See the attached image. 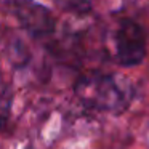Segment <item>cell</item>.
Returning a JSON list of instances; mask_svg holds the SVG:
<instances>
[{
	"label": "cell",
	"mask_w": 149,
	"mask_h": 149,
	"mask_svg": "<svg viewBox=\"0 0 149 149\" xmlns=\"http://www.w3.org/2000/svg\"><path fill=\"white\" fill-rule=\"evenodd\" d=\"M75 95L87 107L120 114L132 100V90L125 80L103 74H90L75 84Z\"/></svg>",
	"instance_id": "obj_1"
},
{
	"label": "cell",
	"mask_w": 149,
	"mask_h": 149,
	"mask_svg": "<svg viewBox=\"0 0 149 149\" xmlns=\"http://www.w3.org/2000/svg\"><path fill=\"white\" fill-rule=\"evenodd\" d=\"M13 11L19 24L32 37L42 39L55 31L53 13L36 0H15Z\"/></svg>",
	"instance_id": "obj_2"
},
{
	"label": "cell",
	"mask_w": 149,
	"mask_h": 149,
	"mask_svg": "<svg viewBox=\"0 0 149 149\" xmlns=\"http://www.w3.org/2000/svg\"><path fill=\"white\" fill-rule=\"evenodd\" d=\"M117 61L122 66H136L146 56V36L141 26L133 21H125L116 36Z\"/></svg>",
	"instance_id": "obj_3"
},
{
	"label": "cell",
	"mask_w": 149,
	"mask_h": 149,
	"mask_svg": "<svg viewBox=\"0 0 149 149\" xmlns=\"http://www.w3.org/2000/svg\"><path fill=\"white\" fill-rule=\"evenodd\" d=\"M55 3L59 5L63 10L74 13H84L90 8V0H55Z\"/></svg>",
	"instance_id": "obj_4"
},
{
	"label": "cell",
	"mask_w": 149,
	"mask_h": 149,
	"mask_svg": "<svg viewBox=\"0 0 149 149\" xmlns=\"http://www.w3.org/2000/svg\"><path fill=\"white\" fill-rule=\"evenodd\" d=\"M7 120H8V109L7 107H0V130L5 127Z\"/></svg>",
	"instance_id": "obj_5"
}]
</instances>
